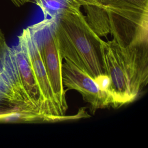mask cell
Listing matches in <instances>:
<instances>
[{"label": "cell", "mask_w": 148, "mask_h": 148, "mask_svg": "<svg viewBox=\"0 0 148 148\" xmlns=\"http://www.w3.org/2000/svg\"><path fill=\"white\" fill-rule=\"evenodd\" d=\"M105 73L110 78L113 107L134 101L148 80V45L121 46L104 42Z\"/></svg>", "instance_id": "obj_1"}, {"label": "cell", "mask_w": 148, "mask_h": 148, "mask_svg": "<svg viewBox=\"0 0 148 148\" xmlns=\"http://www.w3.org/2000/svg\"><path fill=\"white\" fill-rule=\"evenodd\" d=\"M0 80L5 88L6 99L13 108L51 117L47 113L26 51L20 42L8 47L1 59Z\"/></svg>", "instance_id": "obj_2"}, {"label": "cell", "mask_w": 148, "mask_h": 148, "mask_svg": "<svg viewBox=\"0 0 148 148\" xmlns=\"http://www.w3.org/2000/svg\"><path fill=\"white\" fill-rule=\"evenodd\" d=\"M80 8L68 10L56 18L63 31L83 61L88 74L93 79L105 74L103 40L88 24Z\"/></svg>", "instance_id": "obj_3"}, {"label": "cell", "mask_w": 148, "mask_h": 148, "mask_svg": "<svg viewBox=\"0 0 148 148\" xmlns=\"http://www.w3.org/2000/svg\"><path fill=\"white\" fill-rule=\"evenodd\" d=\"M56 18H44L27 27L37 46L46 69L61 116H65L68 105L62 80V57L56 39Z\"/></svg>", "instance_id": "obj_4"}, {"label": "cell", "mask_w": 148, "mask_h": 148, "mask_svg": "<svg viewBox=\"0 0 148 148\" xmlns=\"http://www.w3.org/2000/svg\"><path fill=\"white\" fill-rule=\"evenodd\" d=\"M104 10L113 40L121 46L148 45V9Z\"/></svg>", "instance_id": "obj_5"}, {"label": "cell", "mask_w": 148, "mask_h": 148, "mask_svg": "<svg viewBox=\"0 0 148 148\" xmlns=\"http://www.w3.org/2000/svg\"><path fill=\"white\" fill-rule=\"evenodd\" d=\"M18 41L23 45L37 84L43 98L45 103L50 116L57 121L79 119L88 116L84 108L80 109L79 112L73 116H61L52 90L49 77L42 62L38 49L31 38L27 28L23 30L18 37Z\"/></svg>", "instance_id": "obj_6"}, {"label": "cell", "mask_w": 148, "mask_h": 148, "mask_svg": "<svg viewBox=\"0 0 148 148\" xmlns=\"http://www.w3.org/2000/svg\"><path fill=\"white\" fill-rule=\"evenodd\" d=\"M65 60L61 68L63 86L80 92L93 110L109 106L113 107L110 95L101 91L92 77L69 60Z\"/></svg>", "instance_id": "obj_7"}, {"label": "cell", "mask_w": 148, "mask_h": 148, "mask_svg": "<svg viewBox=\"0 0 148 148\" xmlns=\"http://www.w3.org/2000/svg\"><path fill=\"white\" fill-rule=\"evenodd\" d=\"M34 3L40 8L44 18H57L68 10L81 7L71 0H34Z\"/></svg>", "instance_id": "obj_8"}, {"label": "cell", "mask_w": 148, "mask_h": 148, "mask_svg": "<svg viewBox=\"0 0 148 148\" xmlns=\"http://www.w3.org/2000/svg\"><path fill=\"white\" fill-rule=\"evenodd\" d=\"M103 9H148V0H93Z\"/></svg>", "instance_id": "obj_9"}, {"label": "cell", "mask_w": 148, "mask_h": 148, "mask_svg": "<svg viewBox=\"0 0 148 148\" xmlns=\"http://www.w3.org/2000/svg\"><path fill=\"white\" fill-rule=\"evenodd\" d=\"M94 79L95 83H97V84L98 85L99 88L101 91L108 93L112 97L111 82H110V78L106 74H102V75H98Z\"/></svg>", "instance_id": "obj_10"}, {"label": "cell", "mask_w": 148, "mask_h": 148, "mask_svg": "<svg viewBox=\"0 0 148 148\" xmlns=\"http://www.w3.org/2000/svg\"><path fill=\"white\" fill-rule=\"evenodd\" d=\"M8 47L9 46L6 41L4 34L0 29V60L8 49Z\"/></svg>", "instance_id": "obj_11"}, {"label": "cell", "mask_w": 148, "mask_h": 148, "mask_svg": "<svg viewBox=\"0 0 148 148\" xmlns=\"http://www.w3.org/2000/svg\"><path fill=\"white\" fill-rule=\"evenodd\" d=\"M71 1L77 3L80 6H85L88 5H94V6H99L93 0H71Z\"/></svg>", "instance_id": "obj_12"}, {"label": "cell", "mask_w": 148, "mask_h": 148, "mask_svg": "<svg viewBox=\"0 0 148 148\" xmlns=\"http://www.w3.org/2000/svg\"><path fill=\"white\" fill-rule=\"evenodd\" d=\"M11 2L16 6H21L28 2H34V0H10Z\"/></svg>", "instance_id": "obj_13"}, {"label": "cell", "mask_w": 148, "mask_h": 148, "mask_svg": "<svg viewBox=\"0 0 148 148\" xmlns=\"http://www.w3.org/2000/svg\"><path fill=\"white\" fill-rule=\"evenodd\" d=\"M0 98L5 99L7 101L5 97V88L3 87V85L2 83V82L0 80ZM8 102V101H7Z\"/></svg>", "instance_id": "obj_14"}]
</instances>
